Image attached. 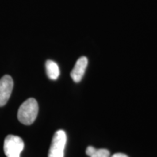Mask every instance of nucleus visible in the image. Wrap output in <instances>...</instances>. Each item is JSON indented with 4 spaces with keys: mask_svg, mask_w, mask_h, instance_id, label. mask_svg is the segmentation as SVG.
<instances>
[{
    "mask_svg": "<svg viewBox=\"0 0 157 157\" xmlns=\"http://www.w3.org/2000/svg\"><path fill=\"white\" fill-rule=\"evenodd\" d=\"M87 64L88 60L86 57L83 56L78 59L74 68L71 72V76L74 82H79L82 79L84 73H85Z\"/></svg>",
    "mask_w": 157,
    "mask_h": 157,
    "instance_id": "39448f33",
    "label": "nucleus"
},
{
    "mask_svg": "<svg viewBox=\"0 0 157 157\" xmlns=\"http://www.w3.org/2000/svg\"><path fill=\"white\" fill-rule=\"evenodd\" d=\"M86 154L90 157H109L110 152L107 149H96L93 146H88L86 150Z\"/></svg>",
    "mask_w": 157,
    "mask_h": 157,
    "instance_id": "0eeeda50",
    "label": "nucleus"
},
{
    "mask_svg": "<svg viewBox=\"0 0 157 157\" xmlns=\"http://www.w3.org/2000/svg\"><path fill=\"white\" fill-rule=\"evenodd\" d=\"M24 148V143L21 137L9 135L4 142V151L7 157H20Z\"/></svg>",
    "mask_w": 157,
    "mask_h": 157,
    "instance_id": "f03ea898",
    "label": "nucleus"
},
{
    "mask_svg": "<svg viewBox=\"0 0 157 157\" xmlns=\"http://www.w3.org/2000/svg\"><path fill=\"white\" fill-rule=\"evenodd\" d=\"M111 157H128L126 154H121V153H117V154H114Z\"/></svg>",
    "mask_w": 157,
    "mask_h": 157,
    "instance_id": "6e6552de",
    "label": "nucleus"
},
{
    "mask_svg": "<svg viewBox=\"0 0 157 157\" xmlns=\"http://www.w3.org/2000/svg\"><path fill=\"white\" fill-rule=\"evenodd\" d=\"M13 88V80L10 76L5 75L0 79V107L4 106L10 98Z\"/></svg>",
    "mask_w": 157,
    "mask_h": 157,
    "instance_id": "20e7f679",
    "label": "nucleus"
},
{
    "mask_svg": "<svg viewBox=\"0 0 157 157\" xmlns=\"http://www.w3.org/2000/svg\"><path fill=\"white\" fill-rule=\"evenodd\" d=\"M67 137L63 130H58L52 137V143L49 150L48 157H64Z\"/></svg>",
    "mask_w": 157,
    "mask_h": 157,
    "instance_id": "7ed1b4c3",
    "label": "nucleus"
},
{
    "mask_svg": "<svg viewBox=\"0 0 157 157\" xmlns=\"http://www.w3.org/2000/svg\"><path fill=\"white\" fill-rule=\"evenodd\" d=\"M45 67H46V71L48 77L52 80H56L60 75V69L58 64L53 60H48L45 63Z\"/></svg>",
    "mask_w": 157,
    "mask_h": 157,
    "instance_id": "423d86ee",
    "label": "nucleus"
},
{
    "mask_svg": "<svg viewBox=\"0 0 157 157\" xmlns=\"http://www.w3.org/2000/svg\"><path fill=\"white\" fill-rule=\"evenodd\" d=\"M38 103L34 98H29L21 104L17 111V119L25 125L34 123L38 114Z\"/></svg>",
    "mask_w": 157,
    "mask_h": 157,
    "instance_id": "f257e3e1",
    "label": "nucleus"
}]
</instances>
